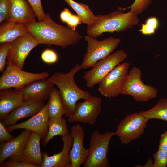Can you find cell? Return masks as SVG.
Returning a JSON list of instances; mask_svg holds the SVG:
<instances>
[{
    "label": "cell",
    "mask_w": 167,
    "mask_h": 167,
    "mask_svg": "<svg viewBox=\"0 0 167 167\" xmlns=\"http://www.w3.org/2000/svg\"><path fill=\"white\" fill-rule=\"evenodd\" d=\"M27 26L39 44L65 48L76 44L83 38L76 30L55 23L48 14L43 21H35L27 24Z\"/></svg>",
    "instance_id": "cell-1"
},
{
    "label": "cell",
    "mask_w": 167,
    "mask_h": 167,
    "mask_svg": "<svg viewBox=\"0 0 167 167\" xmlns=\"http://www.w3.org/2000/svg\"><path fill=\"white\" fill-rule=\"evenodd\" d=\"M81 69L80 65L77 63L68 72H55L47 79L59 89L66 117H69L73 113L78 100H85L92 96L89 92L78 87L75 82V76Z\"/></svg>",
    "instance_id": "cell-2"
},
{
    "label": "cell",
    "mask_w": 167,
    "mask_h": 167,
    "mask_svg": "<svg viewBox=\"0 0 167 167\" xmlns=\"http://www.w3.org/2000/svg\"><path fill=\"white\" fill-rule=\"evenodd\" d=\"M138 15L131 10L124 13L119 10L108 14L98 15L93 22L87 25L86 33L87 35L96 38L105 32L126 31L138 24Z\"/></svg>",
    "instance_id": "cell-3"
},
{
    "label": "cell",
    "mask_w": 167,
    "mask_h": 167,
    "mask_svg": "<svg viewBox=\"0 0 167 167\" xmlns=\"http://www.w3.org/2000/svg\"><path fill=\"white\" fill-rule=\"evenodd\" d=\"M115 132L100 133L95 130L91 133L87 157L84 167H109L110 164L107 158L109 145Z\"/></svg>",
    "instance_id": "cell-4"
},
{
    "label": "cell",
    "mask_w": 167,
    "mask_h": 167,
    "mask_svg": "<svg viewBox=\"0 0 167 167\" xmlns=\"http://www.w3.org/2000/svg\"><path fill=\"white\" fill-rule=\"evenodd\" d=\"M87 49L80 65L81 69L92 68L100 60L105 58L117 48L121 41L118 38L110 37L98 40L88 35L84 37Z\"/></svg>",
    "instance_id": "cell-5"
},
{
    "label": "cell",
    "mask_w": 167,
    "mask_h": 167,
    "mask_svg": "<svg viewBox=\"0 0 167 167\" xmlns=\"http://www.w3.org/2000/svg\"><path fill=\"white\" fill-rule=\"evenodd\" d=\"M142 74L139 68L135 66L132 67L129 71L120 94L130 96L137 102H147L156 98L158 90L153 86L143 82Z\"/></svg>",
    "instance_id": "cell-6"
},
{
    "label": "cell",
    "mask_w": 167,
    "mask_h": 167,
    "mask_svg": "<svg viewBox=\"0 0 167 167\" xmlns=\"http://www.w3.org/2000/svg\"><path fill=\"white\" fill-rule=\"evenodd\" d=\"M49 73L46 72L34 73L25 71L10 62L0 77V90L14 88L21 89L36 80L46 79Z\"/></svg>",
    "instance_id": "cell-7"
},
{
    "label": "cell",
    "mask_w": 167,
    "mask_h": 167,
    "mask_svg": "<svg viewBox=\"0 0 167 167\" xmlns=\"http://www.w3.org/2000/svg\"><path fill=\"white\" fill-rule=\"evenodd\" d=\"M127 54L123 49L118 50L98 61L92 69L86 72L84 78L88 88L99 84L116 66L126 59Z\"/></svg>",
    "instance_id": "cell-8"
},
{
    "label": "cell",
    "mask_w": 167,
    "mask_h": 167,
    "mask_svg": "<svg viewBox=\"0 0 167 167\" xmlns=\"http://www.w3.org/2000/svg\"><path fill=\"white\" fill-rule=\"evenodd\" d=\"M148 121L141 112L128 114L117 125L115 135L121 143L128 144L143 134Z\"/></svg>",
    "instance_id": "cell-9"
},
{
    "label": "cell",
    "mask_w": 167,
    "mask_h": 167,
    "mask_svg": "<svg viewBox=\"0 0 167 167\" xmlns=\"http://www.w3.org/2000/svg\"><path fill=\"white\" fill-rule=\"evenodd\" d=\"M129 68L127 62L116 66L99 84L98 91L100 94L107 98L118 97L127 79Z\"/></svg>",
    "instance_id": "cell-10"
},
{
    "label": "cell",
    "mask_w": 167,
    "mask_h": 167,
    "mask_svg": "<svg viewBox=\"0 0 167 167\" xmlns=\"http://www.w3.org/2000/svg\"><path fill=\"white\" fill-rule=\"evenodd\" d=\"M101 98L92 96L76 103L74 112L68 117V122L93 125L101 112Z\"/></svg>",
    "instance_id": "cell-11"
},
{
    "label": "cell",
    "mask_w": 167,
    "mask_h": 167,
    "mask_svg": "<svg viewBox=\"0 0 167 167\" xmlns=\"http://www.w3.org/2000/svg\"><path fill=\"white\" fill-rule=\"evenodd\" d=\"M38 44L29 32L20 36L11 42L7 62H11L23 69L27 56Z\"/></svg>",
    "instance_id": "cell-12"
},
{
    "label": "cell",
    "mask_w": 167,
    "mask_h": 167,
    "mask_svg": "<svg viewBox=\"0 0 167 167\" xmlns=\"http://www.w3.org/2000/svg\"><path fill=\"white\" fill-rule=\"evenodd\" d=\"M48 101L44 107L31 118L22 122L7 126L6 129L9 132L18 129L30 130L39 134L43 139L46 136L48 130Z\"/></svg>",
    "instance_id": "cell-13"
},
{
    "label": "cell",
    "mask_w": 167,
    "mask_h": 167,
    "mask_svg": "<svg viewBox=\"0 0 167 167\" xmlns=\"http://www.w3.org/2000/svg\"><path fill=\"white\" fill-rule=\"evenodd\" d=\"M41 137L37 133L32 131L23 150L10 157L8 160L27 162L41 167L43 157L41 152L40 142Z\"/></svg>",
    "instance_id": "cell-14"
},
{
    "label": "cell",
    "mask_w": 167,
    "mask_h": 167,
    "mask_svg": "<svg viewBox=\"0 0 167 167\" xmlns=\"http://www.w3.org/2000/svg\"><path fill=\"white\" fill-rule=\"evenodd\" d=\"M73 139L69 157L71 163L69 167H79L84 163L88 155V149L84 146L85 133L83 127L79 124L73 126L70 132Z\"/></svg>",
    "instance_id": "cell-15"
},
{
    "label": "cell",
    "mask_w": 167,
    "mask_h": 167,
    "mask_svg": "<svg viewBox=\"0 0 167 167\" xmlns=\"http://www.w3.org/2000/svg\"><path fill=\"white\" fill-rule=\"evenodd\" d=\"M36 17L27 0H9L6 21L28 24L36 21Z\"/></svg>",
    "instance_id": "cell-16"
},
{
    "label": "cell",
    "mask_w": 167,
    "mask_h": 167,
    "mask_svg": "<svg viewBox=\"0 0 167 167\" xmlns=\"http://www.w3.org/2000/svg\"><path fill=\"white\" fill-rule=\"evenodd\" d=\"M45 105L43 101H24L20 105L12 111L1 121L6 126L15 124L20 119L32 116L40 111Z\"/></svg>",
    "instance_id": "cell-17"
},
{
    "label": "cell",
    "mask_w": 167,
    "mask_h": 167,
    "mask_svg": "<svg viewBox=\"0 0 167 167\" xmlns=\"http://www.w3.org/2000/svg\"><path fill=\"white\" fill-rule=\"evenodd\" d=\"M63 148L62 151L49 156L46 152H42L43 162L41 167H69L71 163L69 157L73 139L70 133L62 137Z\"/></svg>",
    "instance_id": "cell-18"
},
{
    "label": "cell",
    "mask_w": 167,
    "mask_h": 167,
    "mask_svg": "<svg viewBox=\"0 0 167 167\" xmlns=\"http://www.w3.org/2000/svg\"><path fill=\"white\" fill-rule=\"evenodd\" d=\"M54 85L47 79L38 80L28 84L20 89L24 101L48 99Z\"/></svg>",
    "instance_id": "cell-19"
},
{
    "label": "cell",
    "mask_w": 167,
    "mask_h": 167,
    "mask_svg": "<svg viewBox=\"0 0 167 167\" xmlns=\"http://www.w3.org/2000/svg\"><path fill=\"white\" fill-rule=\"evenodd\" d=\"M24 101L22 92L20 89L9 88L0 90V121H2Z\"/></svg>",
    "instance_id": "cell-20"
},
{
    "label": "cell",
    "mask_w": 167,
    "mask_h": 167,
    "mask_svg": "<svg viewBox=\"0 0 167 167\" xmlns=\"http://www.w3.org/2000/svg\"><path fill=\"white\" fill-rule=\"evenodd\" d=\"M31 131L24 129L11 140L0 143V165L8 158L20 153L24 149Z\"/></svg>",
    "instance_id": "cell-21"
},
{
    "label": "cell",
    "mask_w": 167,
    "mask_h": 167,
    "mask_svg": "<svg viewBox=\"0 0 167 167\" xmlns=\"http://www.w3.org/2000/svg\"><path fill=\"white\" fill-rule=\"evenodd\" d=\"M28 32L27 24L6 21L0 26V43L11 42Z\"/></svg>",
    "instance_id": "cell-22"
},
{
    "label": "cell",
    "mask_w": 167,
    "mask_h": 167,
    "mask_svg": "<svg viewBox=\"0 0 167 167\" xmlns=\"http://www.w3.org/2000/svg\"><path fill=\"white\" fill-rule=\"evenodd\" d=\"M48 127L47 133L42 140L44 147H46L49 141L54 137L57 135L62 137L70 133L66 121L62 117L49 118Z\"/></svg>",
    "instance_id": "cell-23"
},
{
    "label": "cell",
    "mask_w": 167,
    "mask_h": 167,
    "mask_svg": "<svg viewBox=\"0 0 167 167\" xmlns=\"http://www.w3.org/2000/svg\"><path fill=\"white\" fill-rule=\"evenodd\" d=\"M48 112L49 118H61L65 114V110L58 89L54 88L48 100Z\"/></svg>",
    "instance_id": "cell-24"
},
{
    "label": "cell",
    "mask_w": 167,
    "mask_h": 167,
    "mask_svg": "<svg viewBox=\"0 0 167 167\" xmlns=\"http://www.w3.org/2000/svg\"><path fill=\"white\" fill-rule=\"evenodd\" d=\"M67 4L74 10L81 22L87 25L95 20L96 16L92 12L86 4L79 3L73 0H64Z\"/></svg>",
    "instance_id": "cell-25"
},
{
    "label": "cell",
    "mask_w": 167,
    "mask_h": 167,
    "mask_svg": "<svg viewBox=\"0 0 167 167\" xmlns=\"http://www.w3.org/2000/svg\"><path fill=\"white\" fill-rule=\"evenodd\" d=\"M140 112L148 120L157 119L167 122V98H161L153 107Z\"/></svg>",
    "instance_id": "cell-26"
},
{
    "label": "cell",
    "mask_w": 167,
    "mask_h": 167,
    "mask_svg": "<svg viewBox=\"0 0 167 167\" xmlns=\"http://www.w3.org/2000/svg\"><path fill=\"white\" fill-rule=\"evenodd\" d=\"M60 19L66 23L69 28L74 30L82 22L77 15L73 14L67 8H65L60 14Z\"/></svg>",
    "instance_id": "cell-27"
},
{
    "label": "cell",
    "mask_w": 167,
    "mask_h": 167,
    "mask_svg": "<svg viewBox=\"0 0 167 167\" xmlns=\"http://www.w3.org/2000/svg\"><path fill=\"white\" fill-rule=\"evenodd\" d=\"M159 21L155 17L148 18L145 23L142 25L141 29L139 30L141 33L144 35H151L155 33L158 28Z\"/></svg>",
    "instance_id": "cell-28"
},
{
    "label": "cell",
    "mask_w": 167,
    "mask_h": 167,
    "mask_svg": "<svg viewBox=\"0 0 167 167\" xmlns=\"http://www.w3.org/2000/svg\"><path fill=\"white\" fill-rule=\"evenodd\" d=\"M152 0H135L130 6L126 8H119L118 10L124 11L130 9L138 14L142 13L151 4Z\"/></svg>",
    "instance_id": "cell-29"
},
{
    "label": "cell",
    "mask_w": 167,
    "mask_h": 167,
    "mask_svg": "<svg viewBox=\"0 0 167 167\" xmlns=\"http://www.w3.org/2000/svg\"><path fill=\"white\" fill-rule=\"evenodd\" d=\"M154 161L153 167H166L167 166V151L158 149L152 154Z\"/></svg>",
    "instance_id": "cell-30"
},
{
    "label": "cell",
    "mask_w": 167,
    "mask_h": 167,
    "mask_svg": "<svg viewBox=\"0 0 167 167\" xmlns=\"http://www.w3.org/2000/svg\"><path fill=\"white\" fill-rule=\"evenodd\" d=\"M11 42L1 43L0 45V71L3 73L6 66L8 52Z\"/></svg>",
    "instance_id": "cell-31"
},
{
    "label": "cell",
    "mask_w": 167,
    "mask_h": 167,
    "mask_svg": "<svg viewBox=\"0 0 167 167\" xmlns=\"http://www.w3.org/2000/svg\"><path fill=\"white\" fill-rule=\"evenodd\" d=\"M32 7L38 21H41L45 19L46 14L43 11L41 0H27Z\"/></svg>",
    "instance_id": "cell-32"
},
{
    "label": "cell",
    "mask_w": 167,
    "mask_h": 167,
    "mask_svg": "<svg viewBox=\"0 0 167 167\" xmlns=\"http://www.w3.org/2000/svg\"><path fill=\"white\" fill-rule=\"evenodd\" d=\"M41 59L45 63L51 64L56 62L58 56L56 52L51 49H46L41 53Z\"/></svg>",
    "instance_id": "cell-33"
},
{
    "label": "cell",
    "mask_w": 167,
    "mask_h": 167,
    "mask_svg": "<svg viewBox=\"0 0 167 167\" xmlns=\"http://www.w3.org/2000/svg\"><path fill=\"white\" fill-rule=\"evenodd\" d=\"M0 167H37L33 164L23 161L8 160L0 165Z\"/></svg>",
    "instance_id": "cell-34"
},
{
    "label": "cell",
    "mask_w": 167,
    "mask_h": 167,
    "mask_svg": "<svg viewBox=\"0 0 167 167\" xmlns=\"http://www.w3.org/2000/svg\"><path fill=\"white\" fill-rule=\"evenodd\" d=\"M5 126L0 121V143L8 141L15 137L11 135L7 130Z\"/></svg>",
    "instance_id": "cell-35"
},
{
    "label": "cell",
    "mask_w": 167,
    "mask_h": 167,
    "mask_svg": "<svg viewBox=\"0 0 167 167\" xmlns=\"http://www.w3.org/2000/svg\"><path fill=\"white\" fill-rule=\"evenodd\" d=\"M9 0H0V23L6 21L8 15Z\"/></svg>",
    "instance_id": "cell-36"
},
{
    "label": "cell",
    "mask_w": 167,
    "mask_h": 167,
    "mask_svg": "<svg viewBox=\"0 0 167 167\" xmlns=\"http://www.w3.org/2000/svg\"><path fill=\"white\" fill-rule=\"evenodd\" d=\"M158 149L167 151V130L161 135L159 139Z\"/></svg>",
    "instance_id": "cell-37"
}]
</instances>
